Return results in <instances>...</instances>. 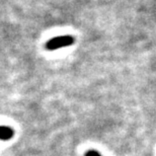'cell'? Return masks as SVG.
<instances>
[{
    "label": "cell",
    "mask_w": 156,
    "mask_h": 156,
    "mask_svg": "<svg viewBox=\"0 0 156 156\" xmlns=\"http://www.w3.org/2000/svg\"><path fill=\"white\" fill-rule=\"evenodd\" d=\"M75 39L70 35H65L61 37H56L54 39L49 40L46 43L45 48L48 51H55V50H59L62 48H66L71 45H73Z\"/></svg>",
    "instance_id": "cell-1"
},
{
    "label": "cell",
    "mask_w": 156,
    "mask_h": 156,
    "mask_svg": "<svg viewBox=\"0 0 156 156\" xmlns=\"http://www.w3.org/2000/svg\"><path fill=\"white\" fill-rule=\"evenodd\" d=\"M14 130L7 126H0V140L1 141H8L13 138Z\"/></svg>",
    "instance_id": "cell-2"
},
{
    "label": "cell",
    "mask_w": 156,
    "mask_h": 156,
    "mask_svg": "<svg viewBox=\"0 0 156 156\" xmlns=\"http://www.w3.org/2000/svg\"><path fill=\"white\" fill-rule=\"evenodd\" d=\"M84 156H102L99 152H98L96 150H88V151H86V153L84 154Z\"/></svg>",
    "instance_id": "cell-3"
}]
</instances>
